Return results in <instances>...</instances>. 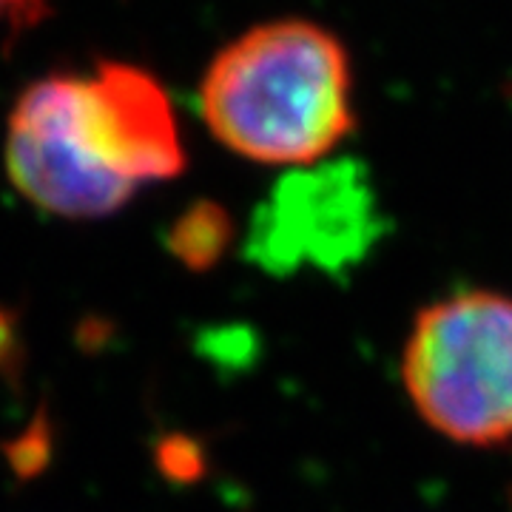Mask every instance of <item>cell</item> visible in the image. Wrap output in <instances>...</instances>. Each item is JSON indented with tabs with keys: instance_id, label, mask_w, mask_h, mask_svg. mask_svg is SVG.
<instances>
[{
	"instance_id": "3957f363",
	"label": "cell",
	"mask_w": 512,
	"mask_h": 512,
	"mask_svg": "<svg viewBox=\"0 0 512 512\" xmlns=\"http://www.w3.org/2000/svg\"><path fill=\"white\" fill-rule=\"evenodd\" d=\"M407 396L439 436L512 441V296L458 291L416 316L402 356Z\"/></svg>"
},
{
	"instance_id": "277c9868",
	"label": "cell",
	"mask_w": 512,
	"mask_h": 512,
	"mask_svg": "<svg viewBox=\"0 0 512 512\" xmlns=\"http://www.w3.org/2000/svg\"><path fill=\"white\" fill-rule=\"evenodd\" d=\"M370 174L356 160L291 168L248 225L245 254L268 274L339 276L365 262L384 234Z\"/></svg>"
},
{
	"instance_id": "52a82bcc",
	"label": "cell",
	"mask_w": 512,
	"mask_h": 512,
	"mask_svg": "<svg viewBox=\"0 0 512 512\" xmlns=\"http://www.w3.org/2000/svg\"><path fill=\"white\" fill-rule=\"evenodd\" d=\"M23 365V339L18 316L0 305V376H18Z\"/></svg>"
},
{
	"instance_id": "9c48e42d",
	"label": "cell",
	"mask_w": 512,
	"mask_h": 512,
	"mask_svg": "<svg viewBox=\"0 0 512 512\" xmlns=\"http://www.w3.org/2000/svg\"><path fill=\"white\" fill-rule=\"evenodd\" d=\"M160 467L163 473L174 478H188L191 467H200V458H197V450L194 444H185L183 439L165 441L160 447Z\"/></svg>"
},
{
	"instance_id": "7a4b0ae2",
	"label": "cell",
	"mask_w": 512,
	"mask_h": 512,
	"mask_svg": "<svg viewBox=\"0 0 512 512\" xmlns=\"http://www.w3.org/2000/svg\"><path fill=\"white\" fill-rule=\"evenodd\" d=\"M200 114L217 143L282 168L322 163L353 131V72L342 40L313 20L259 23L208 63Z\"/></svg>"
},
{
	"instance_id": "6da1fadb",
	"label": "cell",
	"mask_w": 512,
	"mask_h": 512,
	"mask_svg": "<svg viewBox=\"0 0 512 512\" xmlns=\"http://www.w3.org/2000/svg\"><path fill=\"white\" fill-rule=\"evenodd\" d=\"M185 168L177 114L165 89L131 63L49 74L9 114L6 171L26 200L63 220H100L143 185Z\"/></svg>"
},
{
	"instance_id": "ba28073f",
	"label": "cell",
	"mask_w": 512,
	"mask_h": 512,
	"mask_svg": "<svg viewBox=\"0 0 512 512\" xmlns=\"http://www.w3.org/2000/svg\"><path fill=\"white\" fill-rule=\"evenodd\" d=\"M49 15V0H0V23L12 32L35 29Z\"/></svg>"
},
{
	"instance_id": "5b68a950",
	"label": "cell",
	"mask_w": 512,
	"mask_h": 512,
	"mask_svg": "<svg viewBox=\"0 0 512 512\" xmlns=\"http://www.w3.org/2000/svg\"><path fill=\"white\" fill-rule=\"evenodd\" d=\"M231 245V220L214 202H194L165 234V248L191 271H208Z\"/></svg>"
},
{
	"instance_id": "8992f818",
	"label": "cell",
	"mask_w": 512,
	"mask_h": 512,
	"mask_svg": "<svg viewBox=\"0 0 512 512\" xmlns=\"http://www.w3.org/2000/svg\"><path fill=\"white\" fill-rule=\"evenodd\" d=\"M9 453H12V464H15V470H18L20 476L37 473L46 464V456H49V436L43 430V421H37L35 427H32V433L26 439H20Z\"/></svg>"
},
{
	"instance_id": "30bf717a",
	"label": "cell",
	"mask_w": 512,
	"mask_h": 512,
	"mask_svg": "<svg viewBox=\"0 0 512 512\" xmlns=\"http://www.w3.org/2000/svg\"><path fill=\"white\" fill-rule=\"evenodd\" d=\"M510 510H512V487H510Z\"/></svg>"
}]
</instances>
